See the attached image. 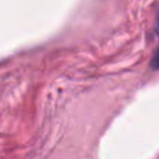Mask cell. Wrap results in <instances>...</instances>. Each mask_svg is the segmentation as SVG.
I'll return each mask as SVG.
<instances>
[{
  "label": "cell",
  "instance_id": "obj_1",
  "mask_svg": "<svg viewBox=\"0 0 159 159\" xmlns=\"http://www.w3.org/2000/svg\"><path fill=\"white\" fill-rule=\"evenodd\" d=\"M150 68L153 70V71H158L159 70V46H158V48H157V51L154 52V55H153V57H152V61H150Z\"/></svg>",
  "mask_w": 159,
  "mask_h": 159
},
{
  "label": "cell",
  "instance_id": "obj_2",
  "mask_svg": "<svg viewBox=\"0 0 159 159\" xmlns=\"http://www.w3.org/2000/svg\"><path fill=\"white\" fill-rule=\"evenodd\" d=\"M155 30L159 32V12H158V17H157V24H155Z\"/></svg>",
  "mask_w": 159,
  "mask_h": 159
}]
</instances>
